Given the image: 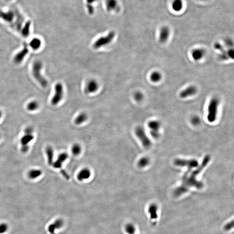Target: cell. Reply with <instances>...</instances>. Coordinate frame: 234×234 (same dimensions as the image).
Masks as SVG:
<instances>
[{"mask_svg": "<svg viewBox=\"0 0 234 234\" xmlns=\"http://www.w3.org/2000/svg\"><path fill=\"white\" fill-rule=\"evenodd\" d=\"M46 152L47 156L48 163L50 165H52L53 163L54 151L51 147L49 146L46 148Z\"/></svg>", "mask_w": 234, "mask_h": 234, "instance_id": "ffe728a7", "label": "cell"}, {"mask_svg": "<svg viewBox=\"0 0 234 234\" xmlns=\"http://www.w3.org/2000/svg\"><path fill=\"white\" fill-rule=\"evenodd\" d=\"M13 13L12 12H5L0 11V18L7 22H11L13 20L14 17Z\"/></svg>", "mask_w": 234, "mask_h": 234, "instance_id": "d6986e66", "label": "cell"}, {"mask_svg": "<svg viewBox=\"0 0 234 234\" xmlns=\"http://www.w3.org/2000/svg\"><path fill=\"white\" fill-rule=\"evenodd\" d=\"M144 96L141 92H137L134 95V98L137 102H140L143 100Z\"/></svg>", "mask_w": 234, "mask_h": 234, "instance_id": "1f68e13d", "label": "cell"}, {"mask_svg": "<svg viewBox=\"0 0 234 234\" xmlns=\"http://www.w3.org/2000/svg\"><path fill=\"white\" fill-rule=\"evenodd\" d=\"M64 225V222L62 219H56L54 223L50 225L48 228V230L50 234H55L56 229H61Z\"/></svg>", "mask_w": 234, "mask_h": 234, "instance_id": "30bf717a", "label": "cell"}, {"mask_svg": "<svg viewBox=\"0 0 234 234\" xmlns=\"http://www.w3.org/2000/svg\"><path fill=\"white\" fill-rule=\"evenodd\" d=\"M63 96V88L61 83H57L55 86V93L51 99V103L53 105L58 104L62 100Z\"/></svg>", "mask_w": 234, "mask_h": 234, "instance_id": "52a82bcc", "label": "cell"}, {"mask_svg": "<svg viewBox=\"0 0 234 234\" xmlns=\"http://www.w3.org/2000/svg\"><path fill=\"white\" fill-rule=\"evenodd\" d=\"M69 155L66 153H62L58 156L57 160L53 163V167L56 169H60L62 167L63 163L65 162L68 158Z\"/></svg>", "mask_w": 234, "mask_h": 234, "instance_id": "9c48e42d", "label": "cell"}, {"mask_svg": "<svg viewBox=\"0 0 234 234\" xmlns=\"http://www.w3.org/2000/svg\"><path fill=\"white\" fill-rule=\"evenodd\" d=\"M205 52L201 49H197L194 50L192 53V56L194 60H199L203 58Z\"/></svg>", "mask_w": 234, "mask_h": 234, "instance_id": "e0dca14e", "label": "cell"}, {"mask_svg": "<svg viewBox=\"0 0 234 234\" xmlns=\"http://www.w3.org/2000/svg\"><path fill=\"white\" fill-rule=\"evenodd\" d=\"M148 126L150 129V132H159L161 124L157 121H151L148 122Z\"/></svg>", "mask_w": 234, "mask_h": 234, "instance_id": "ac0fdd59", "label": "cell"}, {"mask_svg": "<svg viewBox=\"0 0 234 234\" xmlns=\"http://www.w3.org/2000/svg\"><path fill=\"white\" fill-rule=\"evenodd\" d=\"M34 139V136L32 134H25L21 138L20 140L22 145H28Z\"/></svg>", "mask_w": 234, "mask_h": 234, "instance_id": "cb8c5ba5", "label": "cell"}, {"mask_svg": "<svg viewBox=\"0 0 234 234\" xmlns=\"http://www.w3.org/2000/svg\"><path fill=\"white\" fill-rule=\"evenodd\" d=\"M29 147L28 145H22L21 148V151L24 153H26L29 150Z\"/></svg>", "mask_w": 234, "mask_h": 234, "instance_id": "d590c367", "label": "cell"}, {"mask_svg": "<svg viewBox=\"0 0 234 234\" xmlns=\"http://www.w3.org/2000/svg\"><path fill=\"white\" fill-rule=\"evenodd\" d=\"M8 229V225L5 223L0 224V234H3L7 232Z\"/></svg>", "mask_w": 234, "mask_h": 234, "instance_id": "4dcf8cb0", "label": "cell"}, {"mask_svg": "<svg viewBox=\"0 0 234 234\" xmlns=\"http://www.w3.org/2000/svg\"><path fill=\"white\" fill-rule=\"evenodd\" d=\"M191 122L193 125H197L200 123V119L197 116H194L193 117L191 120Z\"/></svg>", "mask_w": 234, "mask_h": 234, "instance_id": "e575fe53", "label": "cell"}, {"mask_svg": "<svg viewBox=\"0 0 234 234\" xmlns=\"http://www.w3.org/2000/svg\"><path fill=\"white\" fill-rule=\"evenodd\" d=\"M43 67V64L41 61H35L32 66V73L34 79L41 86L46 87L48 85V82L42 74Z\"/></svg>", "mask_w": 234, "mask_h": 234, "instance_id": "7a4b0ae2", "label": "cell"}, {"mask_svg": "<svg viewBox=\"0 0 234 234\" xmlns=\"http://www.w3.org/2000/svg\"><path fill=\"white\" fill-rule=\"evenodd\" d=\"M174 164L178 167H187L188 170L186 172L189 173H191L193 168H198L199 166L198 162L195 159L186 160L178 158L174 160Z\"/></svg>", "mask_w": 234, "mask_h": 234, "instance_id": "3957f363", "label": "cell"}, {"mask_svg": "<svg viewBox=\"0 0 234 234\" xmlns=\"http://www.w3.org/2000/svg\"><path fill=\"white\" fill-rule=\"evenodd\" d=\"M30 23H28V24H26L23 30V33L24 34V36H28V34H29V32H30Z\"/></svg>", "mask_w": 234, "mask_h": 234, "instance_id": "d6a6232c", "label": "cell"}, {"mask_svg": "<svg viewBox=\"0 0 234 234\" xmlns=\"http://www.w3.org/2000/svg\"><path fill=\"white\" fill-rule=\"evenodd\" d=\"M0 138H1V135H0Z\"/></svg>", "mask_w": 234, "mask_h": 234, "instance_id": "b9f144b4", "label": "cell"}, {"mask_svg": "<svg viewBox=\"0 0 234 234\" xmlns=\"http://www.w3.org/2000/svg\"><path fill=\"white\" fill-rule=\"evenodd\" d=\"M91 172L89 169L84 168L81 170L77 175V179L79 181L87 180L90 177Z\"/></svg>", "mask_w": 234, "mask_h": 234, "instance_id": "4fadbf2b", "label": "cell"}, {"mask_svg": "<svg viewBox=\"0 0 234 234\" xmlns=\"http://www.w3.org/2000/svg\"><path fill=\"white\" fill-rule=\"evenodd\" d=\"M119 4L117 0H106L105 6L109 12L115 11L118 8Z\"/></svg>", "mask_w": 234, "mask_h": 234, "instance_id": "9a60e30c", "label": "cell"}, {"mask_svg": "<svg viewBox=\"0 0 234 234\" xmlns=\"http://www.w3.org/2000/svg\"><path fill=\"white\" fill-rule=\"evenodd\" d=\"M170 31L168 27L167 26H163L160 30L159 35V40L161 43H165L168 41L170 36Z\"/></svg>", "mask_w": 234, "mask_h": 234, "instance_id": "5bb4252c", "label": "cell"}, {"mask_svg": "<svg viewBox=\"0 0 234 234\" xmlns=\"http://www.w3.org/2000/svg\"><path fill=\"white\" fill-rule=\"evenodd\" d=\"M98 89V85L97 82L94 80H91L88 83L86 86V90L88 93H94Z\"/></svg>", "mask_w": 234, "mask_h": 234, "instance_id": "2e32d148", "label": "cell"}, {"mask_svg": "<svg viewBox=\"0 0 234 234\" xmlns=\"http://www.w3.org/2000/svg\"><path fill=\"white\" fill-rule=\"evenodd\" d=\"M135 134L140 140L145 148H149L151 145V141L147 135L144 129L141 126H138L135 130Z\"/></svg>", "mask_w": 234, "mask_h": 234, "instance_id": "5b68a950", "label": "cell"}, {"mask_svg": "<svg viewBox=\"0 0 234 234\" xmlns=\"http://www.w3.org/2000/svg\"><path fill=\"white\" fill-rule=\"evenodd\" d=\"M162 75L159 72H154L152 73L150 76V79L152 82L154 83L159 82L161 79Z\"/></svg>", "mask_w": 234, "mask_h": 234, "instance_id": "484cf974", "label": "cell"}, {"mask_svg": "<svg viewBox=\"0 0 234 234\" xmlns=\"http://www.w3.org/2000/svg\"><path fill=\"white\" fill-rule=\"evenodd\" d=\"M214 47H215L216 49L219 50V51H221V52L222 53V56H221V57L222 58V59H223V60H226V59H227V54H226V52H225V50L224 49L220 43H216V44H215V45H214Z\"/></svg>", "mask_w": 234, "mask_h": 234, "instance_id": "f546056e", "label": "cell"}, {"mask_svg": "<svg viewBox=\"0 0 234 234\" xmlns=\"http://www.w3.org/2000/svg\"><path fill=\"white\" fill-rule=\"evenodd\" d=\"M228 55H229V57H230V58L233 59V58H234V50H230L229 51Z\"/></svg>", "mask_w": 234, "mask_h": 234, "instance_id": "f35d334b", "label": "cell"}, {"mask_svg": "<svg viewBox=\"0 0 234 234\" xmlns=\"http://www.w3.org/2000/svg\"><path fill=\"white\" fill-rule=\"evenodd\" d=\"M115 33L114 31H111L107 36L101 37L98 39L94 43L93 47L95 49H98L101 47L108 45L110 43L115 37Z\"/></svg>", "mask_w": 234, "mask_h": 234, "instance_id": "8992f818", "label": "cell"}, {"mask_svg": "<svg viewBox=\"0 0 234 234\" xmlns=\"http://www.w3.org/2000/svg\"><path fill=\"white\" fill-rule=\"evenodd\" d=\"M39 103L36 100L30 101L26 106L27 110L30 111H34L37 110L39 108Z\"/></svg>", "mask_w": 234, "mask_h": 234, "instance_id": "7402d4cb", "label": "cell"}, {"mask_svg": "<svg viewBox=\"0 0 234 234\" xmlns=\"http://www.w3.org/2000/svg\"><path fill=\"white\" fill-rule=\"evenodd\" d=\"M33 129L31 127H28L26 128L25 130V134H32Z\"/></svg>", "mask_w": 234, "mask_h": 234, "instance_id": "8d00e7d4", "label": "cell"}, {"mask_svg": "<svg viewBox=\"0 0 234 234\" xmlns=\"http://www.w3.org/2000/svg\"><path fill=\"white\" fill-rule=\"evenodd\" d=\"M2 113L1 112V111L0 110V119H1V117H2Z\"/></svg>", "mask_w": 234, "mask_h": 234, "instance_id": "60d3db41", "label": "cell"}, {"mask_svg": "<svg viewBox=\"0 0 234 234\" xmlns=\"http://www.w3.org/2000/svg\"><path fill=\"white\" fill-rule=\"evenodd\" d=\"M172 8L175 12L180 11L183 7V3L182 0H174L172 5Z\"/></svg>", "mask_w": 234, "mask_h": 234, "instance_id": "d4e9b609", "label": "cell"}, {"mask_svg": "<svg viewBox=\"0 0 234 234\" xmlns=\"http://www.w3.org/2000/svg\"><path fill=\"white\" fill-rule=\"evenodd\" d=\"M197 92V89L195 86H189L180 93V96L181 98H186L195 95Z\"/></svg>", "mask_w": 234, "mask_h": 234, "instance_id": "8fae6325", "label": "cell"}, {"mask_svg": "<svg viewBox=\"0 0 234 234\" xmlns=\"http://www.w3.org/2000/svg\"><path fill=\"white\" fill-rule=\"evenodd\" d=\"M211 157L207 155L204 157L202 163L200 166L197 168V169L191 172L189 174V176L185 179H182V183L180 187L176 188L174 191V196L175 197H179L182 195L187 193L191 187H195L198 189L202 188L203 183L197 180V176L199 174L201 171L207 166L210 162Z\"/></svg>", "mask_w": 234, "mask_h": 234, "instance_id": "6da1fadb", "label": "cell"}, {"mask_svg": "<svg viewBox=\"0 0 234 234\" xmlns=\"http://www.w3.org/2000/svg\"><path fill=\"white\" fill-rule=\"evenodd\" d=\"M42 174V171L41 170L33 169L30 170L28 173V176L31 179H35L40 177Z\"/></svg>", "mask_w": 234, "mask_h": 234, "instance_id": "603a6c76", "label": "cell"}, {"mask_svg": "<svg viewBox=\"0 0 234 234\" xmlns=\"http://www.w3.org/2000/svg\"><path fill=\"white\" fill-rule=\"evenodd\" d=\"M82 151V147L80 145L75 144L73 145L72 148V153L75 156H78L79 155Z\"/></svg>", "mask_w": 234, "mask_h": 234, "instance_id": "f1b7e54d", "label": "cell"}, {"mask_svg": "<svg viewBox=\"0 0 234 234\" xmlns=\"http://www.w3.org/2000/svg\"><path fill=\"white\" fill-rule=\"evenodd\" d=\"M61 172L62 174L63 175V176H65V177H66V179H69V175H68V174H67L66 173V171H64V170H62L61 171Z\"/></svg>", "mask_w": 234, "mask_h": 234, "instance_id": "ab89813d", "label": "cell"}, {"mask_svg": "<svg viewBox=\"0 0 234 234\" xmlns=\"http://www.w3.org/2000/svg\"><path fill=\"white\" fill-rule=\"evenodd\" d=\"M29 53V50L27 47H24L21 50L17 53L14 57V62L17 64H20L24 61Z\"/></svg>", "mask_w": 234, "mask_h": 234, "instance_id": "ba28073f", "label": "cell"}, {"mask_svg": "<svg viewBox=\"0 0 234 234\" xmlns=\"http://www.w3.org/2000/svg\"><path fill=\"white\" fill-rule=\"evenodd\" d=\"M98 0H86V5H93V4L96 3Z\"/></svg>", "mask_w": 234, "mask_h": 234, "instance_id": "74e56055", "label": "cell"}, {"mask_svg": "<svg viewBox=\"0 0 234 234\" xmlns=\"http://www.w3.org/2000/svg\"><path fill=\"white\" fill-rule=\"evenodd\" d=\"M218 103L219 102L218 100L216 98H214L211 100L209 104L207 119L211 123L214 122L216 119Z\"/></svg>", "mask_w": 234, "mask_h": 234, "instance_id": "277c9868", "label": "cell"}, {"mask_svg": "<svg viewBox=\"0 0 234 234\" xmlns=\"http://www.w3.org/2000/svg\"><path fill=\"white\" fill-rule=\"evenodd\" d=\"M150 163V160L147 157L140 158L138 162V166L140 168H144L147 166Z\"/></svg>", "mask_w": 234, "mask_h": 234, "instance_id": "83f0119b", "label": "cell"}, {"mask_svg": "<svg viewBox=\"0 0 234 234\" xmlns=\"http://www.w3.org/2000/svg\"><path fill=\"white\" fill-rule=\"evenodd\" d=\"M125 231L127 234H135L136 228L132 223H128L125 225Z\"/></svg>", "mask_w": 234, "mask_h": 234, "instance_id": "4316f807", "label": "cell"}, {"mask_svg": "<svg viewBox=\"0 0 234 234\" xmlns=\"http://www.w3.org/2000/svg\"><path fill=\"white\" fill-rule=\"evenodd\" d=\"M88 115L85 113H81L76 117L75 120V124L77 125H80L83 124L87 121Z\"/></svg>", "mask_w": 234, "mask_h": 234, "instance_id": "44dd1931", "label": "cell"}, {"mask_svg": "<svg viewBox=\"0 0 234 234\" xmlns=\"http://www.w3.org/2000/svg\"><path fill=\"white\" fill-rule=\"evenodd\" d=\"M42 41L38 37L33 38L29 43V47L33 51H37L41 47Z\"/></svg>", "mask_w": 234, "mask_h": 234, "instance_id": "7c38bea8", "label": "cell"}, {"mask_svg": "<svg viewBox=\"0 0 234 234\" xmlns=\"http://www.w3.org/2000/svg\"><path fill=\"white\" fill-rule=\"evenodd\" d=\"M86 7L88 13L89 14L92 15V14H93L94 13L95 10L94 6L92 5H86Z\"/></svg>", "mask_w": 234, "mask_h": 234, "instance_id": "836d02e7", "label": "cell"}]
</instances>
